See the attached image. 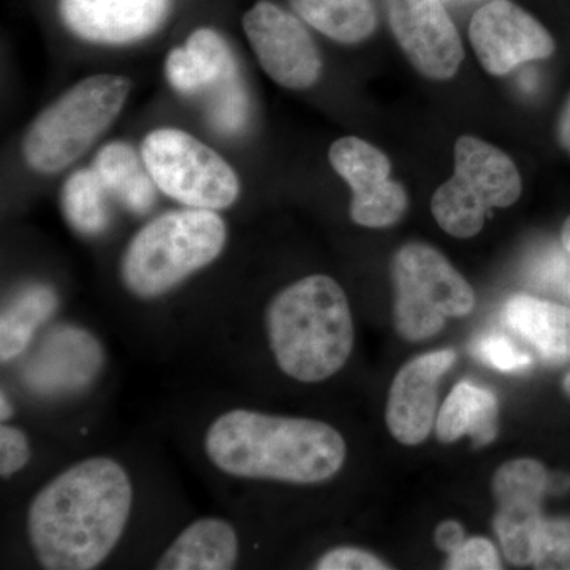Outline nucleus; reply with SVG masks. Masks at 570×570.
Returning a JSON list of instances; mask_svg holds the SVG:
<instances>
[{
  "instance_id": "obj_3",
  "label": "nucleus",
  "mask_w": 570,
  "mask_h": 570,
  "mask_svg": "<svg viewBox=\"0 0 570 570\" xmlns=\"http://www.w3.org/2000/svg\"><path fill=\"white\" fill-rule=\"evenodd\" d=\"M264 326L277 370L302 384L335 376L354 348L346 292L325 275L303 277L277 292L266 306Z\"/></svg>"
},
{
  "instance_id": "obj_1",
  "label": "nucleus",
  "mask_w": 570,
  "mask_h": 570,
  "mask_svg": "<svg viewBox=\"0 0 570 570\" xmlns=\"http://www.w3.org/2000/svg\"><path fill=\"white\" fill-rule=\"evenodd\" d=\"M135 485L121 461L94 455L36 491L26 509L29 550L41 569L92 570L115 553L132 520Z\"/></svg>"
},
{
  "instance_id": "obj_24",
  "label": "nucleus",
  "mask_w": 570,
  "mask_h": 570,
  "mask_svg": "<svg viewBox=\"0 0 570 570\" xmlns=\"http://www.w3.org/2000/svg\"><path fill=\"white\" fill-rule=\"evenodd\" d=\"M532 568L570 570V519L543 520Z\"/></svg>"
},
{
  "instance_id": "obj_12",
  "label": "nucleus",
  "mask_w": 570,
  "mask_h": 570,
  "mask_svg": "<svg viewBox=\"0 0 570 570\" xmlns=\"http://www.w3.org/2000/svg\"><path fill=\"white\" fill-rule=\"evenodd\" d=\"M330 163L352 189L351 217L367 228L396 224L407 209V194L390 179L392 164L381 149L356 137H344L330 148Z\"/></svg>"
},
{
  "instance_id": "obj_6",
  "label": "nucleus",
  "mask_w": 570,
  "mask_h": 570,
  "mask_svg": "<svg viewBox=\"0 0 570 570\" xmlns=\"http://www.w3.org/2000/svg\"><path fill=\"white\" fill-rule=\"evenodd\" d=\"M453 154L455 171L431 198V213L449 235L472 238L491 208H509L519 200L523 184L513 160L490 142L464 135Z\"/></svg>"
},
{
  "instance_id": "obj_22",
  "label": "nucleus",
  "mask_w": 570,
  "mask_h": 570,
  "mask_svg": "<svg viewBox=\"0 0 570 570\" xmlns=\"http://www.w3.org/2000/svg\"><path fill=\"white\" fill-rule=\"evenodd\" d=\"M311 28L344 45L366 40L377 28L373 0H288Z\"/></svg>"
},
{
  "instance_id": "obj_28",
  "label": "nucleus",
  "mask_w": 570,
  "mask_h": 570,
  "mask_svg": "<svg viewBox=\"0 0 570 570\" xmlns=\"http://www.w3.org/2000/svg\"><path fill=\"white\" fill-rule=\"evenodd\" d=\"M317 570H385L390 566L376 554L356 547H337L322 554L314 564Z\"/></svg>"
},
{
  "instance_id": "obj_19",
  "label": "nucleus",
  "mask_w": 570,
  "mask_h": 570,
  "mask_svg": "<svg viewBox=\"0 0 570 570\" xmlns=\"http://www.w3.org/2000/svg\"><path fill=\"white\" fill-rule=\"evenodd\" d=\"M498 430L497 396L491 390L468 381L452 390L438 414L436 434L444 444L469 436L472 448H485L497 439Z\"/></svg>"
},
{
  "instance_id": "obj_4",
  "label": "nucleus",
  "mask_w": 570,
  "mask_h": 570,
  "mask_svg": "<svg viewBox=\"0 0 570 570\" xmlns=\"http://www.w3.org/2000/svg\"><path fill=\"white\" fill-rule=\"evenodd\" d=\"M227 236L217 212L186 208L160 214L124 250L119 265L124 288L140 302L164 298L214 264Z\"/></svg>"
},
{
  "instance_id": "obj_14",
  "label": "nucleus",
  "mask_w": 570,
  "mask_h": 570,
  "mask_svg": "<svg viewBox=\"0 0 570 570\" xmlns=\"http://www.w3.org/2000/svg\"><path fill=\"white\" fill-rule=\"evenodd\" d=\"M469 40L483 69L494 77L530 61L550 58L554 40L527 10L510 0L480 7L469 26Z\"/></svg>"
},
{
  "instance_id": "obj_23",
  "label": "nucleus",
  "mask_w": 570,
  "mask_h": 570,
  "mask_svg": "<svg viewBox=\"0 0 570 570\" xmlns=\"http://www.w3.org/2000/svg\"><path fill=\"white\" fill-rule=\"evenodd\" d=\"M111 195L94 168L75 171L63 184V214L75 230L96 236L107 230L111 220Z\"/></svg>"
},
{
  "instance_id": "obj_11",
  "label": "nucleus",
  "mask_w": 570,
  "mask_h": 570,
  "mask_svg": "<svg viewBox=\"0 0 570 570\" xmlns=\"http://www.w3.org/2000/svg\"><path fill=\"white\" fill-rule=\"evenodd\" d=\"M547 485L549 474L540 461H508L494 472L491 483L497 499L494 531L510 564L524 568L534 562Z\"/></svg>"
},
{
  "instance_id": "obj_15",
  "label": "nucleus",
  "mask_w": 570,
  "mask_h": 570,
  "mask_svg": "<svg viewBox=\"0 0 570 570\" xmlns=\"http://www.w3.org/2000/svg\"><path fill=\"white\" fill-rule=\"evenodd\" d=\"M455 352H431L411 360L393 379L385 420L392 436L403 445H419L436 425L438 385L455 363Z\"/></svg>"
},
{
  "instance_id": "obj_18",
  "label": "nucleus",
  "mask_w": 570,
  "mask_h": 570,
  "mask_svg": "<svg viewBox=\"0 0 570 570\" xmlns=\"http://www.w3.org/2000/svg\"><path fill=\"white\" fill-rule=\"evenodd\" d=\"M504 317L510 328L523 336L543 362L553 366L570 362L569 307L520 294L505 303Z\"/></svg>"
},
{
  "instance_id": "obj_17",
  "label": "nucleus",
  "mask_w": 570,
  "mask_h": 570,
  "mask_svg": "<svg viewBox=\"0 0 570 570\" xmlns=\"http://www.w3.org/2000/svg\"><path fill=\"white\" fill-rule=\"evenodd\" d=\"M242 558V538L223 517H198L183 528L157 558L159 570H230Z\"/></svg>"
},
{
  "instance_id": "obj_29",
  "label": "nucleus",
  "mask_w": 570,
  "mask_h": 570,
  "mask_svg": "<svg viewBox=\"0 0 570 570\" xmlns=\"http://www.w3.org/2000/svg\"><path fill=\"white\" fill-rule=\"evenodd\" d=\"M464 540L466 538H464L463 527L456 521H442L436 528V532H434V542H436L438 549L445 551L448 554L459 550Z\"/></svg>"
},
{
  "instance_id": "obj_7",
  "label": "nucleus",
  "mask_w": 570,
  "mask_h": 570,
  "mask_svg": "<svg viewBox=\"0 0 570 570\" xmlns=\"http://www.w3.org/2000/svg\"><path fill=\"white\" fill-rule=\"evenodd\" d=\"M395 326L412 343L436 336L449 317L468 316L475 305L471 285L433 246L409 243L392 265Z\"/></svg>"
},
{
  "instance_id": "obj_5",
  "label": "nucleus",
  "mask_w": 570,
  "mask_h": 570,
  "mask_svg": "<svg viewBox=\"0 0 570 570\" xmlns=\"http://www.w3.org/2000/svg\"><path fill=\"white\" fill-rule=\"evenodd\" d=\"M132 82L119 75H96L69 89L37 116L22 140L33 171L58 174L88 151L121 112Z\"/></svg>"
},
{
  "instance_id": "obj_25",
  "label": "nucleus",
  "mask_w": 570,
  "mask_h": 570,
  "mask_svg": "<svg viewBox=\"0 0 570 570\" xmlns=\"http://www.w3.org/2000/svg\"><path fill=\"white\" fill-rule=\"evenodd\" d=\"M472 355L501 373H521L532 365L531 356L521 352L509 337L490 333L475 337L471 346Z\"/></svg>"
},
{
  "instance_id": "obj_26",
  "label": "nucleus",
  "mask_w": 570,
  "mask_h": 570,
  "mask_svg": "<svg viewBox=\"0 0 570 570\" xmlns=\"http://www.w3.org/2000/svg\"><path fill=\"white\" fill-rule=\"evenodd\" d=\"M32 442L22 428L10 422L0 423V475L14 478L31 464Z\"/></svg>"
},
{
  "instance_id": "obj_9",
  "label": "nucleus",
  "mask_w": 570,
  "mask_h": 570,
  "mask_svg": "<svg viewBox=\"0 0 570 570\" xmlns=\"http://www.w3.org/2000/svg\"><path fill=\"white\" fill-rule=\"evenodd\" d=\"M171 88L200 97L214 129L235 135L249 118V97L230 45L219 32L200 28L184 47L174 48L165 61Z\"/></svg>"
},
{
  "instance_id": "obj_10",
  "label": "nucleus",
  "mask_w": 570,
  "mask_h": 570,
  "mask_svg": "<svg viewBox=\"0 0 570 570\" xmlns=\"http://www.w3.org/2000/svg\"><path fill=\"white\" fill-rule=\"evenodd\" d=\"M243 29L273 81L295 91L316 85L322 73L321 52L295 14L269 0H258L243 17Z\"/></svg>"
},
{
  "instance_id": "obj_16",
  "label": "nucleus",
  "mask_w": 570,
  "mask_h": 570,
  "mask_svg": "<svg viewBox=\"0 0 570 570\" xmlns=\"http://www.w3.org/2000/svg\"><path fill=\"white\" fill-rule=\"evenodd\" d=\"M170 0H61L59 13L75 36L91 43L127 45L156 32Z\"/></svg>"
},
{
  "instance_id": "obj_30",
  "label": "nucleus",
  "mask_w": 570,
  "mask_h": 570,
  "mask_svg": "<svg viewBox=\"0 0 570 570\" xmlns=\"http://www.w3.org/2000/svg\"><path fill=\"white\" fill-rule=\"evenodd\" d=\"M558 138H560L562 149L570 156V96L562 108L560 122H558Z\"/></svg>"
},
{
  "instance_id": "obj_33",
  "label": "nucleus",
  "mask_w": 570,
  "mask_h": 570,
  "mask_svg": "<svg viewBox=\"0 0 570 570\" xmlns=\"http://www.w3.org/2000/svg\"><path fill=\"white\" fill-rule=\"evenodd\" d=\"M562 390H564L566 395L570 397V373L562 381Z\"/></svg>"
},
{
  "instance_id": "obj_2",
  "label": "nucleus",
  "mask_w": 570,
  "mask_h": 570,
  "mask_svg": "<svg viewBox=\"0 0 570 570\" xmlns=\"http://www.w3.org/2000/svg\"><path fill=\"white\" fill-rule=\"evenodd\" d=\"M202 449L214 471L245 483L317 485L347 459L346 441L328 423L242 406L212 419Z\"/></svg>"
},
{
  "instance_id": "obj_13",
  "label": "nucleus",
  "mask_w": 570,
  "mask_h": 570,
  "mask_svg": "<svg viewBox=\"0 0 570 570\" xmlns=\"http://www.w3.org/2000/svg\"><path fill=\"white\" fill-rule=\"evenodd\" d=\"M390 28L409 62L430 80L455 77L464 59L459 29L441 0H385Z\"/></svg>"
},
{
  "instance_id": "obj_21",
  "label": "nucleus",
  "mask_w": 570,
  "mask_h": 570,
  "mask_svg": "<svg viewBox=\"0 0 570 570\" xmlns=\"http://www.w3.org/2000/svg\"><path fill=\"white\" fill-rule=\"evenodd\" d=\"M92 168L111 198L124 208L135 214L151 212L157 186L132 146L121 141L104 146L94 159Z\"/></svg>"
},
{
  "instance_id": "obj_20",
  "label": "nucleus",
  "mask_w": 570,
  "mask_h": 570,
  "mask_svg": "<svg viewBox=\"0 0 570 570\" xmlns=\"http://www.w3.org/2000/svg\"><path fill=\"white\" fill-rule=\"evenodd\" d=\"M59 307V296L48 284H29L20 288L0 316V362L20 360L31 347L33 337L51 321Z\"/></svg>"
},
{
  "instance_id": "obj_27",
  "label": "nucleus",
  "mask_w": 570,
  "mask_h": 570,
  "mask_svg": "<svg viewBox=\"0 0 570 570\" xmlns=\"http://www.w3.org/2000/svg\"><path fill=\"white\" fill-rule=\"evenodd\" d=\"M501 558L489 539L471 538L464 540L459 550L449 554L445 569L452 570H498Z\"/></svg>"
},
{
  "instance_id": "obj_32",
  "label": "nucleus",
  "mask_w": 570,
  "mask_h": 570,
  "mask_svg": "<svg viewBox=\"0 0 570 570\" xmlns=\"http://www.w3.org/2000/svg\"><path fill=\"white\" fill-rule=\"evenodd\" d=\"M562 247L570 254V216L566 219L561 230Z\"/></svg>"
},
{
  "instance_id": "obj_31",
  "label": "nucleus",
  "mask_w": 570,
  "mask_h": 570,
  "mask_svg": "<svg viewBox=\"0 0 570 570\" xmlns=\"http://www.w3.org/2000/svg\"><path fill=\"white\" fill-rule=\"evenodd\" d=\"M13 414V400H11L9 392L2 389L0 390V423L10 422Z\"/></svg>"
},
{
  "instance_id": "obj_8",
  "label": "nucleus",
  "mask_w": 570,
  "mask_h": 570,
  "mask_svg": "<svg viewBox=\"0 0 570 570\" xmlns=\"http://www.w3.org/2000/svg\"><path fill=\"white\" fill-rule=\"evenodd\" d=\"M141 157L156 186L187 208L220 212L238 200L234 168L184 130H153L142 141Z\"/></svg>"
}]
</instances>
